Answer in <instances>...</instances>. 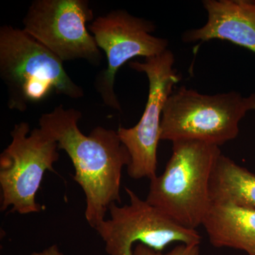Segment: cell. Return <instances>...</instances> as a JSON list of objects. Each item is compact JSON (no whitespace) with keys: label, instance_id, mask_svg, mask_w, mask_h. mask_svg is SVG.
<instances>
[{"label":"cell","instance_id":"9c48e42d","mask_svg":"<svg viewBox=\"0 0 255 255\" xmlns=\"http://www.w3.org/2000/svg\"><path fill=\"white\" fill-rule=\"evenodd\" d=\"M99 48L105 51L107 68L96 78L95 87L106 105L122 111L114 82L119 68L135 57L153 58L168 49V41L151 34L153 22L137 17L126 10L117 9L99 16L90 25Z\"/></svg>","mask_w":255,"mask_h":255},{"label":"cell","instance_id":"4fadbf2b","mask_svg":"<svg viewBox=\"0 0 255 255\" xmlns=\"http://www.w3.org/2000/svg\"><path fill=\"white\" fill-rule=\"evenodd\" d=\"M133 255H200L199 245L181 244L167 253L154 251L145 245L138 243L133 249Z\"/></svg>","mask_w":255,"mask_h":255},{"label":"cell","instance_id":"7a4b0ae2","mask_svg":"<svg viewBox=\"0 0 255 255\" xmlns=\"http://www.w3.org/2000/svg\"><path fill=\"white\" fill-rule=\"evenodd\" d=\"M221 154L219 146L182 140L172 142V154L163 173L150 179L147 199L189 229L202 226L212 205L210 182Z\"/></svg>","mask_w":255,"mask_h":255},{"label":"cell","instance_id":"277c9868","mask_svg":"<svg viewBox=\"0 0 255 255\" xmlns=\"http://www.w3.org/2000/svg\"><path fill=\"white\" fill-rule=\"evenodd\" d=\"M248 112L246 97L237 92L204 95L182 86L164 104L160 140H199L220 147L238 136Z\"/></svg>","mask_w":255,"mask_h":255},{"label":"cell","instance_id":"6da1fadb","mask_svg":"<svg viewBox=\"0 0 255 255\" xmlns=\"http://www.w3.org/2000/svg\"><path fill=\"white\" fill-rule=\"evenodd\" d=\"M81 118L80 111L60 105L43 114L39 126L71 159L74 180L86 196L85 219L95 228L105 220L110 206L121 203L122 170L130 164V156L115 130L97 127L89 135L82 133Z\"/></svg>","mask_w":255,"mask_h":255},{"label":"cell","instance_id":"5b68a950","mask_svg":"<svg viewBox=\"0 0 255 255\" xmlns=\"http://www.w3.org/2000/svg\"><path fill=\"white\" fill-rule=\"evenodd\" d=\"M11 142L0 155L1 210L11 206L10 213H38L42 206L36 196L46 171L55 172L59 159L58 142L41 128L30 130L27 122L16 124Z\"/></svg>","mask_w":255,"mask_h":255},{"label":"cell","instance_id":"8fae6325","mask_svg":"<svg viewBox=\"0 0 255 255\" xmlns=\"http://www.w3.org/2000/svg\"><path fill=\"white\" fill-rule=\"evenodd\" d=\"M202 226L213 246L255 255V209L228 203L212 204Z\"/></svg>","mask_w":255,"mask_h":255},{"label":"cell","instance_id":"30bf717a","mask_svg":"<svg viewBox=\"0 0 255 255\" xmlns=\"http://www.w3.org/2000/svg\"><path fill=\"white\" fill-rule=\"evenodd\" d=\"M202 3L207 21L202 27L184 32L183 41L223 40L255 53V1L204 0Z\"/></svg>","mask_w":255,"mask_h":255},{"label":"cell","instance_id":"5bb4252c","mask_svg":"<svg viewBox=\"0 0 255 255\" xmlns=\"http://www.w3.org/2000/svg\"><path fill=\"white\" fill-rule=\"evenodd\" d=\"M30 255H65L56 245L48 247L41 252H35Z\"/></svg>","mask_w":255,"mask_h":255},{"label":"cell","instance_id":"3957f363","mask_svg":"<svg viewBox=\"0 0 255 255\" xmlns=\"http://www.w3.org/2000/svg\"><path fill=\"white\" fill-rule=\"evenodd\" d=\"M0 77L11 110L25 112L52 94L81 98L84 90L67 73L63 62L23 29L0 27Z\"/></svg>","mask_w":255,"mask_h":255},{"label":"cell","instance_id":"52a82bcc","mask_svg":"<svg viewBox=\"0 0 255 255\" xmlns=\"http://www.w3.org/2000/svg\"><path fill=\"white\" fill-rule=\"evenodd\" d=\"M125 190L130 204H112L109 208L110 219L104 220L95 228L105 242L107 254L133 255L132 246L137 242L157 252H162L174 242L200 244L201 237L196 230L183 227L131 189L126 187Z\"/></svg>","mask_w":255,"mask_h":255},{"label":"cell","instance_id":"ba28073f","mask_svg":"<svg viewBox=\"0 0 255 255\" xmlns=\"http://www.w3.org/2000/svg\"><path fill=\"white\" fill-rule=\"evenodd\" d=\"M94 13L87 0H35L23 30L62 61L82 59L100 65L102 55L87 23Z\"/></svg>","mask_w":255,"mask_h":255},{"label":"cell","instance_id":"8992f818","mask_svg":"<svg viewBox=\"0 0 255 255\" xmlns=\"http://www.w3.org/2000/svg\"><path fill=\"white\" fill-rule=\"evenodd\" d=\"M174 53L167 49L144 62L132 61L129 65L135 71L145 73L148 79L147 103L141 119L132 128L120 127L119 138L130 156L128 174L133 179L157 176V147L160 140L161 120L164 104L181 80L174 68Z\"/></svg>","mask_w":255,"mask_h":255},{"label":"cell","instance_id":"9a60e30c","mask_svg":"<svg viewBox=\"0 0 255 255\" xmlns=\"http://www.w3.org/2000/svg\"><path fill=\"white\" fill-rule=\"evenodd\" d=\"M246 101L248 111L255 110V92L246 97Z\"/></svg>","mask_w":255,"mask_h":255},{"label":"cell","instance_id":"7c38bea8","mask_svg":"<svg viewBox=\"0 0 255 255\" xmlns=\"http://www.w3.org/2000/svg\"><path fill=\"white\" fill-rule=\"evenodd\" d=\"M212 204H236L255 209V174L232 159L220 156L210 182Z\"/></svg>","mask_w":255,"mask_h":255}]
</instances>
